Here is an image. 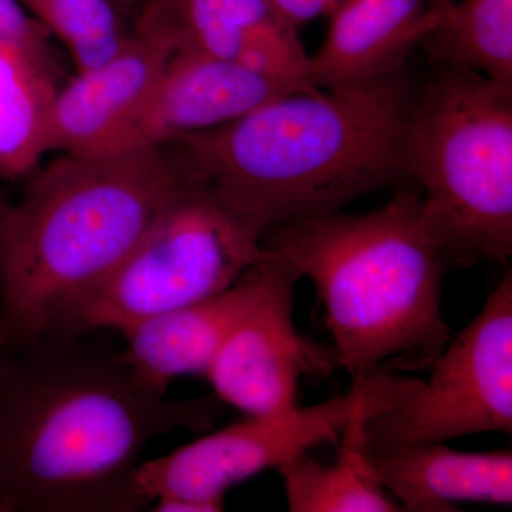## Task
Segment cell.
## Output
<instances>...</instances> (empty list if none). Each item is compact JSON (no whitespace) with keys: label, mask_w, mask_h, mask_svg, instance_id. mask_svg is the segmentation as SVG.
<instances>
[{"label":"cell","mask_w":512,"mask_h":512,"mask_svg":"<svg viewBox=\"0 0 512 512\" xmlns=\"http://www.w3.org/2000/svg\"><path fill=\"white\" fill-rule=\"evenodd\" d=\"M262 238L192 181L77 309L67 335L104 329L121 333L141 320L227 291L258 261Z\"/></svg>","instance_id":"8992f818"},{"label":"cell","mask_w":512,"mask_h":512,"mask_svg":"<svg viewBox=\"0 0 512 512\" xmlns=\"http://www.w3.org/2000/svg\"><path fill=\"white\" fill-rule=\"evenodd\" d=\"M268 5L296 29L311 20L329 18L345 0H266Z\"/></svg>","instance_id":"ffe728a7"},{"label":"cell","mask_w":512,"mask_h":512,"mask_svg":"<svg viewBox=\"0 0 512 512\" xmlns=\"http://www.w3.org/2000/svg\"><path fill=\"white\" fill-rule=\"evenodd\" d=\"M45 32L20 0H0V42L45 40Z\"/></svg>","instance_id":"d6986e66"},{"label":"cell","mask_w":512,"mask_h":512,"mask_svg":"<svg viewBox=\"0 0 512 512\" xmlns=\"http://www.w3.org/2000/svg\"><path fill=\"white\" fill-rule=\"evenodd\" d=\"M2 180H3V175H2V171H0V181H2ZM6 202H8V201H6L5 198H3L2 191H0V208H2L3 205L6 204Z\"/></svg>","instance_id":"7402d4cb"},{"label":"cell","mask_w":512,"mask_h":512,"mask_svg":"<svg viewBox=\"0 0 512 512\" xmlns=\"http://www.w3.org/2000/svg\"><path fill=\"white\" fill-rule=\"evenodd\" d=\"M417 87L403 67L367 82L299 90L165 146L195 184L264 235L409 180Z\"/></svg>","instance_id":"7a4b0ae2"},{"label":"cell","mask_w":512,"mask_h":512,"mask_svg":"<svg viewBox=\"0 0 512 512\" xmlns=\"http://www.w3.org/2000/svg\"><path fill=\"white\" fill-rule=\"evenodd\" d=\"M192 185L173 148L63 154L0 208V318L12 345L67 335L83 302Z\"/></svg>","instance_id":"3957f363"},{"label":"cell","mask_w":512,"mask_h":512,"mask_svg":"<svg viewBox=\"0 0 512 512\" xmlns=\"http://www.w3.org/2000/svg\"><path fill=\"white\" fill-rule=\"evenodd\" d=\"M345 448L356 467L403 511H457L453 505L460 501L512 504L511 451L460 453L433 443L386 456H365Z\"/></svg>","instance_id":"5bb4252c"},{"label":"cell","mask_w":512,"mask_h":512,"mask_svg":"<svg viewBox=\"0 0 512 512\" xmlns=\"http://www.w3.org/2000/svg\"><path fill=\"white\" fill-rule=\"evenodd\" d=\"M175 52L167 36L138 29L117 55L77 73L56 94L49 151L101 156L137 148L138 121Z\"/></svg>","instance_id":"30bf717a"},{"label":"cell","mask_w":512,"mask_h":512,"mask_svg":"<svg viewBox=\"0 0 512 512\" xmlns=\"http://www.w3.org/2000/svg\"><path fill=\"white\" fill-rule=\"evenodd\" d=\"M50 336L0 353V512H131L144 448L208 429L211 399L170 400L134 382L120 353Z\"/></svg>","instance_id":"6da1fadb"},{"label":"cell","mask_w":512,"mask_h":512,"mask_svg":"<svg viewBox=\"0 0 512 512\" xmlns=\"http://www.w3.org/2000/svg\"><path fill=\"white\" fill-rule=\"evenodd\" d=\"M12 346V339H10L9 330L0 318V353L5 352L6 349Z\"/></svg>","instance_id":"44dd1931"},{"label":"cell","mask_w":512,"mask_h":512,"mask_svg":"<svg viewBox=\"0 0 512 512\" xmlns=\"http://www.w3.org/2000/svg\"><path fill=\"white\" fill-rule=\"evenodd\" d=\"M313 87L269 79L234 60L178 50L165 64L141 114L134 143L165 146L175 138L241 119L276 97Z\"/></svg>","instance_id":"8fae6325"},{"label":"cell","mask_w":512,"mask_h":512,"mask_svg":"<svg viewBox=\"0 0 512 512\" xmlns=\"http://www.w3.org/2000/svg\"><path fill=\"white\" fill-rule=\"evenodd\" d=\"M59 89L45 40L0 42V171L26 177L49 151V127Z\"/></svg>","instance_id":"9a60e30c"},{"label":"cell","mask_w":512,"mask_h":512,"mask_svg":"<svg viewBox=\"0 0 512 512\" xmlns=\"http://www.w3.org/2000/svg\"><path fill=\"white\" fill-rule=\"evenodd\" d=\"M292 512H396L402 507L340 448L338 461L322 464L306 453L278 468Z\"/></svg>","instance_id":"e0dca14e"},{"label":"cell","mask_w":512,"mask_h":512,"mask_svg":"<svg viewBox=\"0 0 512 512\" xmlns=\"http://www.w3.org/2000/svg\"><path fill=\"white\" fill-rule=\"evenodd\" d=\"M262 244L316 286L336 365L353 382L393 363L430 369L450 342L441 311L447 265L419 188L400 187L365 214L340 211L269 229Z\"/></svg>","instance_id":"277c9868"},{"label":"cell","mask_w":512,"mask_h":512,"mask_svg":"<svg viewBox=\"0 0 512 512\" xmlns=\"http://www.w3.org/2000/svg\"><path fill=\"white\" fill-rule=\"evenodd\" d=\"M256 262L227 291L141 320L121 332L126 349L120 357L134 382L147 392L165 396L177 377L205 376L258 291Z\"/></svg>","instance_id":"7c38bea8"},{"label":"cell","mask_w":512,"mask_h":512,"mask_svg":"<svg viewBox=\"0 0 512 512\" xmlns=\"http://www.w3.org/2000/svg\"><path fill=\"white\" fill-rule=\"evenodd\" d=\"M386 409L346 431L343 446L365 456L483 433L512 431V275L508 269L477 318Z\"/></svg>","instance_id":"ba28073f"},{"label":"cell","mask_w":512,"mask_h":512,"mask_svg":"<svg viewBox=\"0 0 512 512\" xmlns=\"http://www.w3.org/2000/svg\"><path fill=\"white\" fill-rule=\"evenodd\" d=\"M329 20L325 42L309 62L316 87L367 82L403 69L437 26L429 0H345Z\"/></svg>","instance_id":"4fadbf2b"},{"label":"cell","mask_w":512,"mask_h":512,"mask_svg":"<svg viewBox=\"0 0 512 512\" xmlns=\"http://www.w3.org/2000/svg\"><path fill=\"white\" fill-rule=\"evenodd\" d=\"M400 377L379 372L353 382L352 389L315 406L248 416L154 460L138 464V495L158 512L224 510L229 488L318 444L336 441L367 414L386 409L400 390Z\"/></svg>","instance_id":"52a82bcc"},{"label":"cell","mask_w":512,"mask_h":512,"mask_svg":"<svg viewBox=\"0 0 512 512\" xmlns=\"http://www.w3.org/2000/svg\"><path fill=\"white\" fill-rule=\"evenodd\" d=\"M116 5H120V3H134L138 2V0H113Z\"/></svg>","instance_id":"603a6c76"},{"label":"cell","mask_w":512,"mask_h":512,"mask_svg":"<svg viewBox=\"0 0 512 512\" xmlns=\"http://www.w3.org/2000/svg\"><path fill=\"white\" fill-rule=\"evenodd\" d=\"M431 62L460 64L512 86V0H429Z\"/></svg>","instance_id":"2e32d148"},{"label":"cell","mask_w":512,"mask_h":512,"mask_svg":"<svg viewBox=\"0 0 512 512\" xmlns=\"http://www.w3.org/2000/svg\"><path fill=\"white\" fill-rule=\"evenodd\" d=\"M256 265L258 291L205 373L218 400L247 416L296 406L301 377L328 372L335 362L293 325L298 272L266 247Z\"/></svg>","instance_id":"9c48e42d"},{"label":"cell","mask_w":512,"mask_h":512,"mask_svg":"<svg viewBox=\"0 0 512 512\" xmlns=\"http://www.w3.org/2000/svg\"><path fill=\"white\" fill-rule=\"evenodd\" d=\"M43 29L50 30L72 57L77 73L100 66L131 36L113 0H20Z\"/></svg>","instance_id":"ac0fdd59"},{"label":"cell","mask_w":512,"mask_h":512,"mask_svg":"<svg viewBox=\"0 0 512 512\" xmlns=\"http://www.w3.org/2000/svg\"><path fill=\"white\" fill-rule=\"evenodd\" d=\"M407 173L446 265L512 254V86L433 62L417 87Z\"/></svg>","instance_id":"5b68a950"}]
</instances>
